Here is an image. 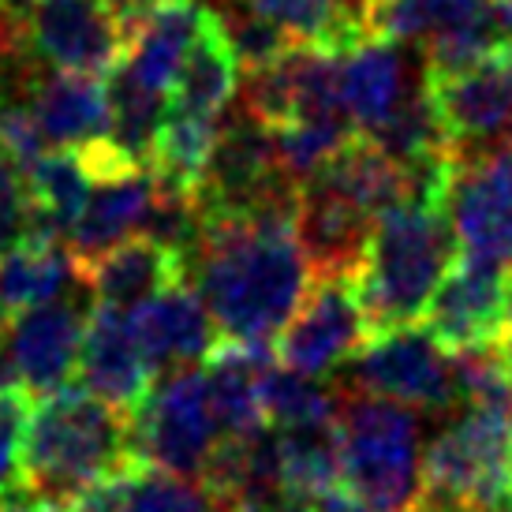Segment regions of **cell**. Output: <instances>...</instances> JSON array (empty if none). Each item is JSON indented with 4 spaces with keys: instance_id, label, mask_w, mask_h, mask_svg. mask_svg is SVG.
Instances as JSON below:
<instances>
[{
    "instance_id": "6da1fadb",
    "label": "cell",
    "mask_w": 512,
    "mask_h": 512,
    "mask_svg": "<svg viewBox=\"0 0 512 512\" xmlns=\"http://www.w3.org/2000/svg\"><path fill=\"white\" fill-rule=\"evenodd\" d=\"M191 262L195 288L221 337L266 348L281 337L314 281L296 236V206L202 221Z\"/></svg>"
},
{
    "instance_id": "7a4b0ae2",
    "label": "cell",
    "mask_w": 512,
    "mask_h": 512,
    "mask_svg": "<svg viewBox=\"0 0 512 512\" xmlns=\"http://www.w3.org/2000/svg\"><path fill=\"white\" fill-rule=\"evenodd\" d=\"M131 460L128 419L90 389L64 385L34 400L23 438V494L64 509Z\"/></svg>"
},
{
    "instance_id": "3957f363",
    "label": "cell",
    "mask_w": 512,
    "mask_h": 512,
    "mask_svg": "<svg viewBox=\"0 0 512 512\" xmlns=\"http://www.w3.org/2000/svg\"><path fill=\"white\" fill-rule=\"evenodd\" d=\"M456 258L460 251L445 206H397L378 217L356 270L370 337L423 322Z\"/></svg>"
},
{
    "instance_id": "277c9868",
    "label": "cell",
    "mask_w": 512,
    "mask_h": 512,
    "mask_svg": "<svg viewBox=\"0 0 512 512\" xmlns=\"http://www.w3.org/2000/svg\"><path fill=\"white\" fill-rule=\"evenodd\" d=\"M341 486L370 512H408L423 494V423L397 400L341 385Z\"/></svg>"
},
{
    "instance_id": "5b68a950",
    "label": "cell",
    "mask_w": 512,
    "mask_h": 512,
    "mask_svg": "<svg viewBox=\"0 0 512 512\" xmlns=\"http://www.w3.org/2000/svg\"><path fill=\"white\" fill-rule=\"evenodd\" d=\"M341 385L430 415H449L460 400L456 356L434 341L423 322L367 337V344L344 363Z\"/></svg>"
},
{
    "instance_id": "8992f818",
    "label": "cell",
    "mask_w": 512,
    "mask_h": 512,
    "mask_svg": "<svg viewBox=\"0 0 512 512\" xmlns=\"http://www.w3.org/2000/svg\"><path fill=\"white\" fill-rule=\"evenodd\" d=\"M217 441L221 427L210 408L206 378L195 367L165 370V378H154L150 393L131 412L128 423V445L135 460L191 479L202 475Z\"/></svg>"
},
{
    "instance_id": "52a82bcc",
    "label": "cell",
    "mask_w": 512,
    "mask_h": 512,
    "mask_svg": "<svg viewBox=\"0 0 512 512\" xmlns=\"http://www.w3.org/2000/svg\"><path fill=\"white\" fill-rule=\"evenodd\" d=\"M367 34L423 49L427 75H453L505 42L490 0H378L367 8Z\"/></svg>"
},
{
    "instance_id": "ba28073f",
    "label": "cell",
    "mask_w": 512,
    "mask_h": 512,
    "mask_svg": "<svg viewBox=\"0 0 512 512\" xmlns=\"http://www.w3.org/2000/svg\"><path fill=\"white\" fill-rule=\"evenodd\" d=\"M30 57L53 72L105 79L128 57V27L105 0H19Z\"/></svg>"
},
{
    "instance_id": "9c48e42d",
    "label": "cell",
    "mask_w": 512,
    "mask_h": 512,
    "mask_svg": "<svg viewBox=\"0 0 512 512\" xmlns=\"http://www.w3.org/2000/svg\"><path fill=\"white\" fill-rule=\"evenodd\" d=\"M370 326L359 303L356 273L314 277L299 311L273 341L277 363L296 374L326 378L367 344Z\"/></svg>"
},
{
    "instance_id": "30bf717a",
    "label": "cell",
    "mask_w": 512,
    "mask_h": 512,
    "mask_svg": "<svg viewBox=\"0 0 512 512\" xmlns=\"http://www.w3.org/2000/svg\"><path fill=\"white\" fill-rule=\"evenodd\" d=\"M456 251L468 262H512V150L509 143L479 154H456L445 195Z\"/></svg>"
},
{
    "instance_id": "8fae6325",
    "label": "cell",
    "mask_w": 512,
    "mask_h": 512,
    "mask_svg": "<svg viewBox=\"0 0 512 512\" xmlns=\"http://www.w3.org/2000/svg\"><path fill=\"white\" fill-rule=\"evenodd\" d=\"M430 101L456 154L494 150L512 139V38L453 75H427Z\"/></svg>"
},
{
    "instance_id": "7c38bea8",
    "label": "cell",
    "mask_w": 512,
    "mask_h": 512,
    "mask_svg": "<svg viewBox=\"0 0 512 512\" xmlns=\"http://www.w3.org/2000/svg\"><path fill=\"white\" fill-rule=\"evenodd\" d=\"M509 322L512 277L505 273V266H486L468 258H456L423 314V326L453 356L494 344Z\"/></svg>"
},
{
    "instance_id": "4fadbf2b",
    "label": "cell",
    "mask_w": 512,
    "mask_h": 512,
    "mask_svg": "<svg viewBox=\"0 0 512 512\" xmlns=\"http://www.w3.org/2000/svg\"><path fill=\"white\" fill-rule=\"evenodd\" d=\"M90 311L79 299L60 296L53 303L19 311L4 329V352L12 359L15 378L30 397H42L75 378L83 333L90 322Z\"/></svg>"
},
{
    "instance_id": "5bb4252c",
    "label": "cell",
    "mask_w": 512,
    "mask_h": 512,
    "mask_svg": "<svg viewBox=\"0 0 512 512\" xmlns=\"http://www.w3.org/2000/svg\"><path fill=\"white\" fill-rule=\"evenodd\" d=\"M337 83H341V105L356 135H370L427 83V64L423 57L412 60L408 45L363 38L341 53Z\"/></svg>"
},
{
    "instance_id": "9a60e30c",
    "label": "cell",
    "mask_w": 512,
    "mask_h": 512,
    "mask_svg": "<svg viewBox=\"0 0 512 512\" xmlns=\"http://www.w3.org/2000/svg\"><path fill=\"white\" fill-rule=\"evenodd\" d=\"M128 326L154 374L202 363L221 341V329L206 311L199 288L187 285V277L131 307Z\"/></svg>"
},
{
    "instance_id": "2e32d148",
    "label": "cell",
    "mask_w": 512,
    "mask_h": 512,
    "mask_svg": "<svg viewBox=\"0 0 512 512\" xmlns=\"http://www.w3.org/2000/svg\"><path fill=\"white\" fill-rule=\"evenodd\" d=\"M19 86V101L30 109L49 150H75L109 135V98L101 79L34 64Z\"/></svg>"
},
{
    "instance_id": "e0dca14e",
    "label": "cell",
    "mask_w": 512,
    "mask_h": 512,
    "mask_svg": "<svg viewBox=\"0 0 512 512\" xmlns=\"http://www.w3.org/2000/svg\"><path fill=\"white\" fill-rule=\"evenodd\" d=\"M374 217L322 180H303L296 202V236L314 277L356 273L367 255Z\"/></svg>"
},
{
    "instance_id": "ac0fdd59",
    "label": "cell",
    "mask_w": 512,
    "mask_h": 512,
    "mask_svg": "<svg viewBox=\"0 0 512 512\" xmlns=\"http://www.w3.org/2000/svg\"><path fill=\"white\" fill-rule=\"evenodd\" d=\"M79 374L86 389L113 404L120 412H135L154 385V367L146 363L139 344L131 337L128 311L113 307H94L83 333V352H79Z\"/></svg>"
},
{
    "instance_id": "d6986e66",
    "label": "cell",
    "mask_w": 512,
    "mask_h": 512,
    "mask_svg": "<svg viewBox=\"0 0 512 512\" xmlns=\"http://www.w3.org/2000/svg\"><path fill=\"white\" fill-rule=\"evenodd\" d=\"M277 363L273 348L243 341H217L214 352L202 359V378L210 393V408L221 427V438H255L270 430L262 382Z\"/></svg>"
},
{
    "instance_id": "ffe728a7",
    "label": "cell",
    "mask_w": 512,
    "mask_h": 512,
    "mask_svg": "<svg viewBox=\"0 0 512 512\" xmlns=\"http://www.w3.org/2000/svg\"><path fill=\"white\" fill-rule=\"evenodd\" d=\"M157 176L154 169H131L109 180H94L83 214L68 232V251L75 255L79 270L98 255L113 251L116 243L139 236L154 214Z\"/></svg>"
},
{
    "instance_id": "44dd1931",
    "label": "cell",
    "mask_w": 512,
    "mask_h": 512,
    "mask_svg": "<svg viewBox=\"0 0 512 512\" xmlns=\"http://www.w3.org/2000/svg\"><path fill=\"white\" fill-rule=\"evenodd\" d=\"M184 277L187 258L146 232L116 243L113 251H105L83 266L86 296L94 299V307H113V311H131L143 299L157 296L161 288L176 285Z\"/></svg>"
},
{
    "instance_id": "7402d4cb",
    "label": "cell",
    "mask_w": 512,
    "mask_h": 512,
    "mask_svg": "<svg viewBox=\"0 0 512 512\" xmlns=\"http://www.w3.org/2000/svg\"><path fill=\"white\" fill-rule=\"evenodd\" d=\"M240 57L232 53L225 30L217 23V15L206 4V23H202L199 38L184 57L176 83L169 90V109L187 116H202V120H221L225 109L240 94Z\"/></svg>"
},
{
    "instance_id": "603a6c76",
    "label": "cell",
    "mask_w": 512,
    "mask_h": 512,
    "mask_svg": "<svg viewBox=\"0 0 512 512\" xmlns=\"http://www.w3.org/2000/svg\"><path fill=\"white\" fill-rule=\"evenodd\" d=\"M206 23V4L199 0H165L157 12H150L139 27L128 30V68L135 79H143L154 90L169 94L176 72Z\"/></svg>"
},
{
    "instance_id": "cb8c5ba5",
    "label": "cell",
    "mask_w": 512,
    "mask_h": 512,
    "mask_svg": "<svg viewBox=\"0 0 512 512\" xmlns=\"http://www.w3.org/2000/svg\"><path fill=\"white\" fill-rule=\"evenodd\" d=\"M83 285V270L57 236H27L0 258V307L8 314L42 307Z\"/></svg>"
},
{
    "instance_id": "d4e9b609",
    "label": "cell",
    "mask_w": 512,
    "mask_h": 512,
    "mask_svg": "<svg viewBox=\"0 0 512 512\" xmlns=\"http://www.w3.org/2000/svg\"><path fill=\"white\" fill-rule=\"evenodd\" d=\"M243 4L303 49L344 53L370 38L356 0H243Z\"/></svg>"
},
{
    "instance_id": "484cf974",
    "label": "cell",
    "mask_w": 512,
    "mask_h": 512,
    "mask_svg": "<svg viewBox=\"0 0 512 512\" xmlns=\"http://www.w3.org/2000/svg\"><path fill=\"white\" fill-rule=\"evenodd\" d=\"M30 202H34V232L30 236H57L68 243V232L90 199V172L75 150H45L27 169Z\"/></svg>"
},
{
    "instance_id": "4316f807",
    "label": "cell",
    "mask_w": 512,
    "mask_h": 512,
    "mask_svg": "<svg viewBox=\"0 0 512 512\" xmlns=\"http://www.w3.org/2000/svg\"><path fill=\"white\" fill-rule=\"evenodd\" d=\"M105 98H109V139L150 169L157 131H161V120L169 109V94L135 79L120 60L113 72L105 75Z\"/></svg>"
},
{
    "instance_id": "83f0119b",
    "label": "cell",
    "mask_w": 512,
    "mask_h": 512,
    "mask_svg": "<svg viewBox=\"0 0 512 512\" xmlns=\"http://www.w3.org/2000/svg\"><path fill=\"white\" fill-rule=\"evenodd\" d=\"M124 512H228L210 486L191 475L135 460L124 483Z\"/></svg>"
},
{
    "instance_id": "f1b7e54d",
    "label": "cell",
    "mask_w": 512,
    "mask_h": 512,
    "mask_svg": "<svg viewBox=\"0 0 512 512\" xmlns=\"http://www.w3.org/2000/svg\"><path fill=\"white\" fill-rule=\"evenodd\" d=\"M27 389H0V505L23 494V438L30 423Z\"/></svg>"
},
{
    "instance_id": "f546056e",
    "label": "cell",
    "mask_w": 512,
    "mask_h": 512,
    "mask_svg": "<svg viewBox=\"0 0 512 512\" xmlns=\"http://www.w3.org/2000/svg\"><path fill=\"white\" fill-rule=\"evenodd\" d=\"M34 232V202H30L27 172L0 143V258Z\"/></svg>"
},
{
    "instance_id": "4dcf8cb0",
    "label": "cell",
    "mask_w": 512,
    "mask_h": 512,
    "mask_svg": "<svg viewBox=\"0 0 512 512\" xmlns=\"http://www.w3.org/2000/svg\"><path fill=\"white\" fill-rule=\"evenodd\" d=\"M135 464V460H131ZM128 468L113 471V475H105L101 483H94L90 490H83L75 501L64 505V512H124V483H128Z\"/></svg>"
},
{
    "instance_id": "1f68e13d",
    "label": "cell",
    "mask_w": 512,
    "mask_h": 512,
    "mask_svg": "<svg viewBox=\"0 0 512 512\" xmlns=\"http://www.w3.org/2000/svg\"><path fill=\"white\" fill-rule=\"evenodd\" d=\"M105 4H109V8L116 12V19L131 30V27H139L150 12H157L165 0H105Z\"/></svg>"
},
{
    "instance_id": "d6a6232c",
    "label": "cell",
    "mask_w": 512,
    "mask_h": 512,
    "mask_svg": "<svg viewBox=\"0 0 512 512\" xmlns=\"http://www.w3.org/2000/svg\"><path fill=\"white\" fill-rule=\"evenodd\" d=\"M494 356H498L501 370H505V378L512 382V322L501 329V337L494 341Z\"/></svg>"
},
{
    "instance_id": "836d02e7",
    "label": "cell",
    "mask_w": 512,
    "mask_h": 512,
    "mask_svg": "<svg viewBox=\"0 0 512 512\" xmlns=\"http://www.w3.org/2000/svg\"><path fill=\"white\" fill-rule=\"evenodd\" d=\"M490 512H512V479H509V486H505V494H501V501L494 505Z\"/></svg>"
},
{
    "instance_id": "e575fe53",
    "label": "cell",
    "mask_w": 512,
    "mask_h": 512,
    "mask_svg": "<svg viewBox=\"0 0 512 512\" xmlns=\"http://www.w3.org/2000/svg\"><path fill=\"white\" fill-rule=\"evenodd\" d=\"M408 512H438V509H434V505H427V501H415V505Z\"/></svg>"
},
{
    "instance_id": "d590c367",
    "label": "cell",
    "mask_w": 512,
    "mask_h": 512,
    "mask_svg": "<svg viewBox=\"0 0 512 512\" xmlns=\"http://www.w3.org/2000/svg\"><path fill=\"white\" fill-rule=\"evenodd\" d=\"M4 329H8V311L0 307V337H4Z\"/></svg>"
},
{
    "instance_id": "8d00e7d4",
    "label": "cell",
    "mask_w": 512,
    "mask_h": 512,
    "mask_svg": "<svg viewBox=\"0 0 512 512\" xmlns=\"http://www.w3.org/2000/svg\"><path fill=\"white\" fill-rule=\"evenodd\" d=\"M356 4L363 8V19H367V8H370V4H378V0H356Z\"/></svg>"
},
{
    "instance_id": "74e56055",
    "label": "cell",
    "mask_w": 512,
    "mask_h": 512,
    "mask_svg": "<svg viewBox=\"0 0 512 512\" xmlns=\"http://www.w3.org/2000/svg\"><path fill=\"white\" fill-rule=\"evenodd\" d=\"M509 150H512V139H509Z\"/></svg>"
},
{
    "instance_id": "f35d334b",
    "label": "cell",
    "mask_w": 512,
    "mask_h": 512,
    "mask_svg": "<svg viewBox=\"0 0 512 512\" xmlns=\"http://www.w3.org/2000/svg\"><path fill=\"white\" fill-rule=\"evenodd\" d=\"M509 277H512V273H509Z\"/></svg>"
}]
</instances>
